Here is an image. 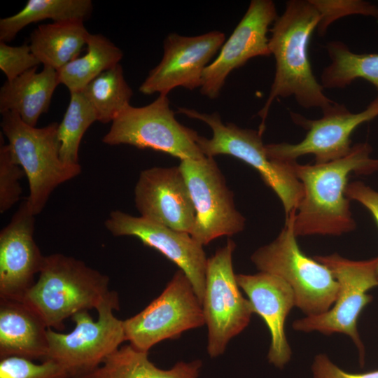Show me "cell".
Instances as JSON below:
<instances>
[{"mask_svg":"<svg viewBox=\"0 0 378 378\" xmlns=\"http://www.w3.org/2000/svg\"><path fill=\"white\" fill-rule=\"evenodd\" d=\"M48 328L23 301L0 299V358L19 356L45 360Z\"/></svg>","mask_w":378,"mask_h":378,"instance_id":"20","label":"cell"},{"mask_svg":"<svg viewBox=\"0 0 378 378\" xmlns=\"http://www.w3.org/2000/svg\"><path fill=\"white\" fill-rule=\"evenodd\" d=\"M90 34L83 21L43 24L30 34L29 47L41 64L58 71L78 57Z\"/></svg>","mask_w":378,"mask_h":378,"instance_id":"23","label":"cell"},{"mask_svg":"<svg viewBox=\"0 0 378 378\" xmlns=\"http://www.w3.org/2000/svg\"><path fill=\"white\" fill-rule=\"evenodd\" d=\"M140 216L190 234L195 210L179 166L142 171L134 188Z\"/></svg>","mask_w":378,"mask_h":378,"instance_id":"18","label":"cell"},{"mask_svg":"<svg viewBox=\"0 0 378 378\" xmlns=\"http://www.w3.org/2000/svg\"><path fill=\"white\" fill-rule=\"evenodd\" d=\"M290 115L296 125L307 131L306 135L295 144H265L269 158L289 162L305 155H314L315 163H325L342 158L351 151V136L354 130L378 116V97L358 113H351L344 104L335 102L319 119H309L294 112Z\"/></svg>","mask_w":378,"mask_h":378,"instance_id":"13","label":"cell"},{"mask_svg":"<svg viewBox=\"0 0 378 378\" xmlns=\"http://www.w3.org/2000/svg\"><path fill=\"white\" fill-rule=\"evenodd\" d=\"M178 166L195 210L191 237L204 246L241 232L246 219L235 208L234 195L214 158L183 160Z\"/></svg>","mask_w":378,"mask_h":378,"instance_id":"12","label":"cell"},{"mask_svg":"<svg viewBox=\"0 0 378 378\" xmlns=\"http://www.w3.org/2000/svg\"><path fill=\"white\" fill-rule=\"evenodd\" d=\"M1 116V133L27 178L29 193L26 200L30 211L36 216L57 187L81 173V166L69 165L62 160L59 123L36 127L26 124L14 113L5 112Z\"/></svg>","mask_w":378,"mask_h":378,"instance_id":"6","label":"cell"},{"mask_svg":"<svg viewBox=\"0 0 378 378\" xmlns=\"http://www.w3.org/2000/svg\"><path fill=\"white\" fill-rule=\"evenodd\" d=\"M320 17L311 0H289L270 29L269 48L275 59V74L267 99L258 112L260 133L264 132L270 108L277 97L293 96L302 107L320 108L323 112L335 103L325 95L309 57L310 38Z\"/></svg>","mask_w":378,"mask_h":378,"instance_id":"2","label":"cell"},{"mask_svg":"<svg viewBox=\"0 0 378 378\" xmlns=\"http://www.w3.org/2000/svg\"><path fill=\"white\" fill-rule=\"evenodd\" d=\"M199 136L176 119L167 95L159 94L144 106H127L111 122L102 141L110 146L151 149L180 160H199L204 157L197 145Z\"/></svg>","mask_w":378,"mask_h":378,"instance_id":"9","label":"cell"},{"mask_svg":"<svg viewBox=\"0 0 378 378\" xmlns=\"http://www.w3.org/2000/svg\"><path fill=\"white\" fill-rule=\"evenodd\" d=\"M81 92L94 109L97 121L102 123L112 122L130 105L133 95L120 63L102 73Z\"/></svg>","mask_w":378,"mask_h":378,"instance_id":"27","label":"cell"},{"mask_svg":"<svg viewBox=\"0 0 378 378\" xmlns=\"http://www.w3.org/2000/svg\"><path fill=\"white\" fill-rule=\"evenodd\" d=\"M119 308L118 293L112 290L96 309L97 321L84 310L71 317L75 327L70 332L48 328L46 359L62 366L70 378H79L100 366L126 341L123 321L113 314V311Z\"/></svg>","mask_w":378,"mask_h":378,"instance_id":"7","label":"cell"},{"mask_svg":"<svg viewBox=\"0 0 378 378\" xmlns=\"http://www.w3.org/2000/svg\"><path fill=\"white\" fill-rule=\"evenodd\" d=\"M87 52L57 71L59 84L70 93L81 91L88 83L106 70L120 63L123 56L120 48L106 36L90 34Z\"/></svg>","mask_w":378,"mask_h":378,"instance_id":"24","label":"cell"},{"mask_svg":"<svg viewBox=\"0 0 378 378\" xmlns=\"http://www.w3.org/2000/svg\"><path fill=\"white\" fill-rule=\"evenodd\" d=\"M314 258L332 272L339 284L337 298L328 311L297 319L293 323V328L297 331H316L326 335L344 334L355 344L360 358L363 360L364 345L357 324L362 311L372 300L368 291L378 286V257L366 260H353L334 253Z\"/></svg>","mask_w":378,"mask_h":378,"instance_id":"8","label":"cell"},{"mask_svg":"<svg viewBox=\"0 0 378 378\" xmlns=\"http://www.w3.org/2000/svg\"><path fill=\"white\" fill-rule=\"evenodd\" d=\"M225 39L224 33L218 30L193 36L169 34L163 43L161 61L150 71L139 91L167 95L178 87L201 88L204 71Z\"/></svg>","mask_w":378,"mask_h":378,"instance_id":"14","label":"cell"},{"mask_svg":"<svg viewBox=\"0 0 378 378\" xmlns=\"http://www.w3.org/2000/svg\"><path fill=\"white\" fill-rule=\"evenodd\" d=\"M38 274L22 301L56 330L77 312L96 309L112 291L107 275L62 253L46 255Z\"/></svg>","mask_w":378,"mask_h":378,"instance_id":"3","label":"cell"},{"mask_svg":"<svg viewBox=\"0 0 378 378\" xmlns=\"http://www.w3.org/2000/svg\"><path fill=\"white\" fill-rule=\"evenodd\" d=\"M320 13L317 27L321 36L326 34L329 25L340 18L362 15L378 18V7L361 0H311Z\"/></svg>","mask_w":378,"mask_h":378,"instance_id":"31","label":"cell"},{"mask_svg":"<svg viewBox=\"0 0 378 378\" xmlns=\"http://www.w3.org/2000/svg\"><path fill=\"white\" fill-rule=\"evenodd\" d=\"M24 170L14 159L8 144H0V213L9 210L20 200L22 194L20 179Z\"/></svg>","mask_w":378,"mask_h":378,"instance_id":"30","label":"cell"},{"mask_svg":"<svg viewBox=\"0 0 378 378\" xmlns=\"http://www.w3.org/2000/svg\"><path fill=\"white\" fill-rule=\"evenodd\" d=\"M204 324L202 304L181 270L146 308L123 320L126 341L147 352L164 340L176 339L185 331Z\"/></svg>","mask_w":378,"mask_h":378,"instance_id":"11","label":"cell"},{"mask_svg":"<svg viewBox=\"0 0 378 378\" xmlns=\"http://www.w3.org/2000/svg\"><path fill=\"white\" fill-rule=\"evenodd\" d=\"M294 214L286 218L272 242L253 253L251 260L260 272L285 281L294 293L295 307L306 316L319 315L334 304L339 284L328 267L300 249L293 230Z\"/></svg>","mask_w":378,"mask_h":378,"instance_id":"4","label":"cell"},{"mask_svg":"<svg viewBox=\"0 0 378 378\" xmlns=\"http://www.w3.org/2000/svg\"><path fill=\"white\" fill-rule=\"evenodd\" d=\"M0 378H70L67 371L50 359L41 363L32 360L8 356L0 358Z\"/></svg>","mask_w":378,"mask_h":378,"instance_id":"29","label":"cell"},{"mask_svg":"<svg viewBox=\"0 0 378 378\" xmlns=\"http://www.w3.org/2000/svg\"><path fill=\"white\" fill-rule=\"evenodd\" d=\"M104 225L115 237H136L144 245L159 251L176 264L190 280L202 303L208 258L203 246L190 234L119 210L109 214Z\"/></svg>","mask_w":378,"mask_h":378,"instance_id":"16","label":"cell"},{"mask_svg":"<svg viewBox=\"0 0 378 378\" xmlns=\"http://www.w3.org/2000/svg\"><path fill=\"white\" fill-rule=\"evenodd\" d=\"M330 64L321 76L326 88H344L357 78H363L378 90V53H356L342 41H329L326 46Z\"/></svg>","mask_w":378,"mask_h":378,"instance_id":"26","label":"cell"},{"mask_svg":"<svg viewBox=\"0 0 378 378\" xmlns=\"http://www.w3.org/2000/svg\"><path fill=\"white\" fill-rule=\"evenodd\" d=\"M278 15L272 0H252L243 18L216 57L205 69L201 93L209 99L218 97L230 74L249 59L271 55L270 26Z\"/></svg>","mask_w":378,"mask_h":378,"instance_id":"15","label":"cell"},{"mask_svg":"<svg viewBox=\"0 0 378 378\" xmlns=\"http://www.w3.org/2000/svg\"><path fill=\"white\" fill-rule=\"evenodd\" d=\"M92 9L90 0H29L20 11L0 20V41H10L28 24L44 20L84 22Z\"/></svg>","mask_w":378,"mask_h":378,"instance_id":"25","label":"cell"},{"mask_svg":"<svg viewBox=\"0 0 378 378\" xmlns=\"http://www.w3.org/2000/svg\"><path fill=\"white\" fill-rule=\"evenodd\" d=\"M236 279L241 290L247 295L253 313L263 319L270 331L269 363L282 369L292 356L285 332L287 316L295 307L292 288L280 277L263 272L236 274Z\"/></svg>","mask_w":378,"mask_h":378,"instance_id":"19","label":"cell"},{"mask_svg":"<svg viewBox=\"0 0 378 378\" xmlns=\"http://www.w3.org/2000/svg\"><path fill=\"white\" fill-rule=\"evenodd\" d=\"M236 244L228 239L207 260L202 303L208 328L207 352L211 358L223 354L229 342L248 325L253 313L241 292L234 272L232 254Z\"/></svg>","mask_w":378,"mask_h":378,"instance_id":"10","label":"cell"},{"mask_svg":"<svg viewBox=\"0 0 378 378\" xmlns=\"http://www.w3.org/2000/svg\"><path fill=\"white\" fill-rule=\"evenodd\" d=\"M202 363L200 360L178 362L172 368H158L148 359V352L131 344L120 346L103 363L79 378H197Z\"/></svg>","mask_w":378,"mask_h":378,"instance_id":"22","label":"cell"},{"mask_svg":"<svg viewBox=\"0 0 378 378\" xmlns=\"http://www.w3.org/2000/svg\"><path fill=\"white\" fill-rule=\"evenodd\" d=\"M40 64L29 45L11 46L0 41V69L6 75L7 80L15 79Z\"/></svg>","mask_w":378,"mask_h":378,"instance_id":"32","label":"cell"},{"mask_svg":"<svg viewBox=\"0 0 378 378\" xmlns=\"http://www.w3.org/2000/svg\"><path fill=\"white\" fill-rule=\"evenodd\" d=\"M367 143L354 145L344 157L325 163L301 164L289 162L303 188L302 198L293 215L297 237L340 236L356 227L346 196L349 175L370 174L378 171V159L370 156Z\"/></svg>","mask_w":378,"mask_h":378,"instance_id":"1","label":"cell"},{"mask_svg":"<svg viewBox=\"0 0 378 378\" xmlns=\"http://www.w3.org/2000/svg\"><path fill=\"white\" fill-rule=\"evenodd\" d=\"M31 69L0 89V112L17 114L26 124L36 127L39 117L47 112L53 93L59 84L57 71L43 66L37 72Z\"/></svg>","mask_w":378,"mask_h":378,"instance_id":"21","label":"cell"},{"mask_svg":"<svg viewBox=\"0 0 378 378\" xmlns=\"http://www.w3.org/2000/svg\"><path fill=\"white\" fill-rule=\"evenodd\" d=\"M35 216L27 200L0 232V299L22 301L45 258L34 239Z\"/></svg>","mask_w":378,"mask_h":378,"instance_id":"17","label":"cell"},{"mask_svg":"<svg viewBox=\"0 0 378 378\" xmlns=\"http://www.w3.org/2000/svg\"><path fill=\"white\" fill-rule=\"evenodd\" d=\"M345 193L349 200L356 201L365 207L378 225V191L362 181H356L348 183ZM377 276L378 278V262Z\"/></svg>","mask_w":378,"mask_h":378,"instance_id":"34","label":"cell"},{"mask_svg":"<svg viewBox=\"0 0 378 378\" xmlns=\"http://www.w3.org/2000/svg\"><path fill=\"white\" fill-rule=\"evenodd\" d=\"M95 121L97 120L94 111L82 92L70 93L69 105L57 130L59 155L63 162L69 165L79 164L80 141Z\"/></svg>","mask_w":378,"mask_h":378,"instance_id":"28","label":"cell"},{"mask_svg":"<svg viewBox=\"0 0 378 378\" xmlns=\"http://www.w3.org/2000/svg\"><path fill=\"white\" fill-rule=\"evenodd\" d=\"M312 372L314 378H378V370L365 373H350L339 368L324 354L315 356Z\"/></svg>","mask_w":378,"mask_h":378,"instance_id":"33","label":"cell"},{"mask_svg":"<svg viewBox=\"0 0 378 378\" xmlns=\"http://www.w3.org/2000/svg\"><path fill=\"white\" fill-rule=\"evenodd\" d=\"M178 113L205 122L212 130L211 139L199 136L197 145L206 157L227 155L253 167L263 181L277 195L286 218L295 212L303 196V188L289 162L269 158L265 144L258 130L241 128L232 122L223 123L218 112L201 113L195 109L178 108Z\"/></svg>","mask_w":378,"mask_h":378,"instance_id":"5","label":"cell"}]
</instances>
